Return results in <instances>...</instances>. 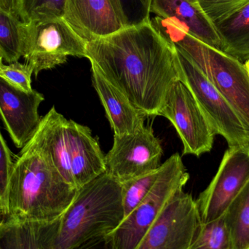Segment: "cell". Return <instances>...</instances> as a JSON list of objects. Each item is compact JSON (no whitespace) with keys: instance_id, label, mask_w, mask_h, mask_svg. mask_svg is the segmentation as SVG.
Instances as JSON below:
<instances>
[{"instance_id":"7c38bea8","label":"cell","mask_w":249,"mask_h":249,"mask_svg":"<svg viewBox=\"0 0 249 249\" xmlns=\"http://www.w3.org/2000/svg\"><path fill=\"white\" fill-rule=\"evenodd\" d=\"M44 100L43 94L36 90L25 92L0 78V117L16 147L22 149L36 132Z\"/></svg>"},{"instance_id":"9a60e30c","label":"cell","mask_w":249,"mask_h":249,"mask_svg":"<svg viewBox=\"0 0 249 249\" xmlns=\"http://www.w3.org/2000/svg\"><path fill=\"white\" fill-rule=\"evenodd\" d=\"M67 126L72 144V184L77 190L106 172V160L99 140L89 127L72 120H68Z\"/></svg>"},{"instance_id":"484cf974","label":"cell","mask_w":249,"mask_h":249,"mask_svg":"<svg viewBox=\"0 0 249 249\" xmlns=\"http://www.w3.org/2000/svg\"><path fill=\"white\" fill-rule=\"evenodd\" d=\"M13 157V153L0 130V202L3 208L5 202L9 178L14 163L15 159Z\"/></svg>"},{"instance_id":"9c48e42d","label":"cell","mask_w":249,"mask_h":249,"mask_svg":"<svg viewBox=\"0 0 249 249\" xmlns=\"http://www.w3.org/2000/svg\"><path fill=\"white\" fill-rule=\"evenodd\" d=\"M201 224L196 200L183 189L178 190L136 249H189Z\"/></svg>"},{"instance_id":"cb8c5ba5","label":"cell","mask_w":249,"mask_h":249,"mask_svg":"<svg viewBox=\"0 0 249 249\" xmlns=\"http://www.w3.org/2000/svg\"><path fill=\"white\" fill-rule=\"evenodd\" d=\"M33 70L27 63L16 62L0 65V78L10 86L25 92L33 90L32 88V76Z\"/></svg>"},{"instance_id":"f1b7e54d","label":"cell","mask_w":249,"mask_h":249,"mask_svg":"<svg viewBox=\"0 0 249 249\" xmlns=\"http://www.w3.org/2000/svg\"><path fill=\"white\" fill-rule=\"evenodd\" d=\"M4 208H3L2 204H1V202H0V227L2 225L3 222L4 220Z\"/></svg>"},{"instance_id":"ffe728a7","label":"cell","mask_w":249,"mask_h":249,"mask_svg":"<svg viewBox=\"0 0 249 249\" xmlns=\"http://www.w3.org/2000/svg\"><path fill=\"white\" fill-rule=\"evenodd\" d=\"M189 249H232L231 236L223 216L202 223Z\"/></svg>"},{"instance_id":"4fadbf2b","label":"cell","mask_w":249,"mask_h":249,"mask_svg":"<svg viewBox=\"0 0 249 249\" xmlns=\"http://www.w3.org/2000/svg\"><path fill=\"white\" fill-rule=\"evenodd\" d=\"M63 18L87 42L124 28L111 0H67Z\"/></svg>"},{"instance_id":"277c9868","label":"cell","mask_w":249,"mask_h":249,"mask_svg":"<svg viewBox=\"0 0 249 249\" xmlns=\"http://www.w3.org/2000/svg\"><path fill=\"white\" fill-rule=\"evenodd\" d=\"M152 26L191 61L225 98L249 133V74L244 63L206 45L169 19H150Z\"/></svg>"},{"instance_id":"8992f818","label":"cell","mask_w":249,"mask_h":249,"mask_svg":"<svg viewBox=\"0 0 249 249\" xmlns=\"http://www.w3.org/2000/svg\"><path fill=\"white\" fill-rule=\"evenodd\" d=\"M87 44L63 18L22 22V57L36 77L64 64L69 56L86 58Z\"/></svg>"},{"instance_id":"4316f807","label":"cell","mask_w":249,"mask_h":249,"mask_svg":"<svg viewBox=\"0 0 249 249\" xmlns=\"http://www.w3.org/2000/svg\"><path fill=\"white\" fill-rule=\"evenodd\" d=\"M77 249H114L110 236L92 240Z\"/></svg>"},{"instance_id":"30bf717a","label":"cell","mask_w":249,"mask_h":249,"mask_svg":"<svg viewBox=\"0 0 249 249\" xmlns=\"http://www.w3.org/2000/svg\"><path fill=\"white\" fill-rule=\"evenodd\" d=\"M249 181V145L231 146L207 188L196 200L202 223L223 216Z\"/></svg>"},{"instance_id":"e0dca14e","label":"cell","mask_w":249,"mask_h":249,"mask_svg":"<svg viewBox=\"0 0 249 249\" xmlns=\"http://www.w3.org/2000/svg\"><path fill=\"white\" fill-rule=\"evenodd\" d=\"M215 26L222 41V51L244 64L249 61V3Z\"/></svg>"},{"instance_id":"d4e9b609","label":"cell","mask_w":249,"mask_h":249,"mask_svg":"<svg viewBox=\"0 0 249 249\" xmlns=\"http://www.w3.org/2000/svg\"><path fill=\"white\" fill-rule=\"evenodd\" d=\"M214 24L228 18L245 7L249 0H197Z\"/></svg>"},{"instance_id":"5bb4252c","label":"cell","mask_w":249,"mask_h":249,"mask_svg":"<svg viewBox=\"0 0 249 249\" xmlns=\"http://www.w3.org/2000/svg\"><path fill=\"white\" fill-rule=\"evenodd\" d=\"M151 13L174 20L196 39L222 51V41L216 26L197 0H152Z\"/></svg>"},{"instance_id":"7402d4cb","label":"cell","mask_w":249,"mask_h":249,"mask_svg":"<svg viewBox=\"0 0 249 249\" xmlns=\"http://www.w3.org/2000/svg\"><path fill=\"white\" fill-rule=\"evenodd\" d=\"M160 172V167L152 172L121 182L124 218L127 217L146 197L158 179Z\"/></svg>"},{"instance_id":"ba28073f","label":"cell","mask_w":249,"mask_h":249,"mask_svg":"<svg viewBox=\"0 0 249 249\" xmlns=\"http://www.w3.org/2000/svg\"><path fill=\"white\" fill-rule=\"evenodd\" d=\"M158 116L165 117L175 127L183 143V155L200 157L212 150L216 133L181 80L170 88Z\"/></svg>"},{"instance_id":"7a4b0ae2","label":"cell","mask_w":249,"mask_h":249,"mask_svg":"<svg viewBox=\"0 0 249 249\" xmlns=\"http://www.w3.org/2000/svg\"><path fill=\"white\" fill-rule=\"evenodd\" d=\"M76 190L29 140L15 159L5 202L4 223H49L61 218Z\"/></svg>"},{"instance_id":"44dd1931","label":"cell","mask_w":249,"mask_h":249,"mask_svg":"<svg viewBox=\"0 0 249 249\" xmlns=\"http://www.w3.org/2000/svg\"><path fill=\"white\" fill-rule=\"evenodd\" d=\"M67 0H18L17 13L23 23L63 18Z\"/></svg>"},{"instance_id":"8fae6325","label":"cell","mask_w":249,"mask_h":249,"mask_svg":"<svg viewBox=\"0 0 249 249\" xmlns=\"http://www.w3.org/2000/svg\"><path fill=\"white\" fill-rule=\"evenodd\" d=\"M162 153L152 127L143 125L134 133L115 135L113 146L105 155L106 172L124 182L158 169Z\"/></svg>"},{"instance_id":"ac0fdd59","label":"cell","mask_w":249,"mask_h":249,"mask_svg":"<svg viewBox=\"0 0 249 249\" xmlns=\"http://www.w3.org/2000/svg\"><path fill=\"white\" fill-rule=\"evenodd\" d=\"M232 249H249V181L223 214Z\"/></svg>"},{"instance_id":"6da1fadb","label":"cell","mask_w":249,"mask_h":249,"mask_svg":"<svg viewBox=\"0 0 249 249\" xmlns=\"http://www.w3.org/2000/svg\"><path fill=\"white\" fill-rule=\"evenodd\" d=\"M86 58L146 116H158L178 80L177 51L150 20L88 42Z\"/></svg>"},{"instance_id":"4dcf8cb0","label":"cell","mask_w":249,"mask_h":249,"mask_svg":"<svg viewBox=\"0 0 249 249\" xmlns=\"http://www.w3.org/2000/svg\"><path fill=\"white\" fill-rule=\"evenodd\" d=\"M3 61H4V59H3L2 55H1V51H0V65L2 64Z\"/></svg>"},{"instance_id":"83f0119b","label":"cell","mask_w":249,"mask_h":249,"mask_svg":"<svg viewBox=\"0 0 249 249\" xmlns=\"http://www.w3.org/2000/svg\"><path fill=\"white\" fill-rule=\"evenodd\" d=\"M18 2V0H0V9L18 17L17 13Z\"/></svg>"},{"instance_id":"603a6c76","label":"cell","mask_w":249,"mask_h":249,"mask_svg":"<svg viewBox=\"0 0 249 249\" xmlns=\"http://www.w3.org/2000/svg\"><path fill=\"white\" fill-rule=\"evenodd\" d=\"M124 27L150 20L152 0H111Z\"/></svg>"},{"instance_id":"3957f363","label":"cell","mask_w":249,"mask_h":249,"mask_svg":"<svg viewBox=\"0 0 249 249\" xmlns=\"http://www.w3.org/2000/svg\"><path fill=\"white\" fill-rule=\"evenodd\" d=\"M124 218L121 181L105 172L76 192L60 218L53 249H77L110 235Z\"/></svg>"},{"instance_id":"2e32d148","label":"cell","mask_w":249,"mask_h":249,"mask_svg":"<svg viewBox=\"0 0 249 249\" xmlns=\"http://www.w3.org/2000/svg\"><path fill=\"white\" fill-rule=\"evenodd\" d=\"M92 81L115 135L134 133L144 125L145 117L127 97L91 65Z\"/></svg>"},{"instance_id":"5b68a950","label":"cell","mask_w":249,"mask_h":249,"mask_svg":"<svg viewBox=\"0 0 249 249\" xmlns=\"http://www.w3.org/2000/svg\"><path fill=\"white\" fill-rule=\"evenodd\" d=\"M190 178L181 156L170 157L160 166L158 179L143 201L111 234L114 249H136L170 199L182 190Z\"/></svg>"},{"instance_id":"d6986e66","label":"cell","mask_w":249,"mask_h":249,"mask_svg":"<svg viewBox=\"0 0 249 249\" xmlns=\"http://www.w3.org/2000/svg\"><path fill=\"white\" fill-rule=\"evenodd\" d=\"M21 26L18 17L0 9V51L7 64L22 57Z\"/></svg>"},{"instance_id":"52a82bcc","label":"cell","mask_w":249,"mask_h":249,"mask_svg":"<svg viewBox=\"0 0 249 249\" xmlns=\"http://www.w3.org/2000/svg\"><path fill=\"white\" fill-rule=\"evenodd\" d=\"M178 80L191 92L216 135L228 146L249 145V133L236 112L200 70L177 51Z\"/></svg>"},{"instance_id":"f546056e","label":"cell","mask_w":249,"mask_h":249,"mask_svg":"<svg viewBox=\"0 0 249 249\" xmlns=\"http://www.w3.org/2000/svg\"><path fill=\"white\" fill-rule=\"evenodd\" d=\"M245 64L246 67H247V70H248V72L249 74V60L247 61V62L244 63Z\"/></svg>"}]
</instances>
